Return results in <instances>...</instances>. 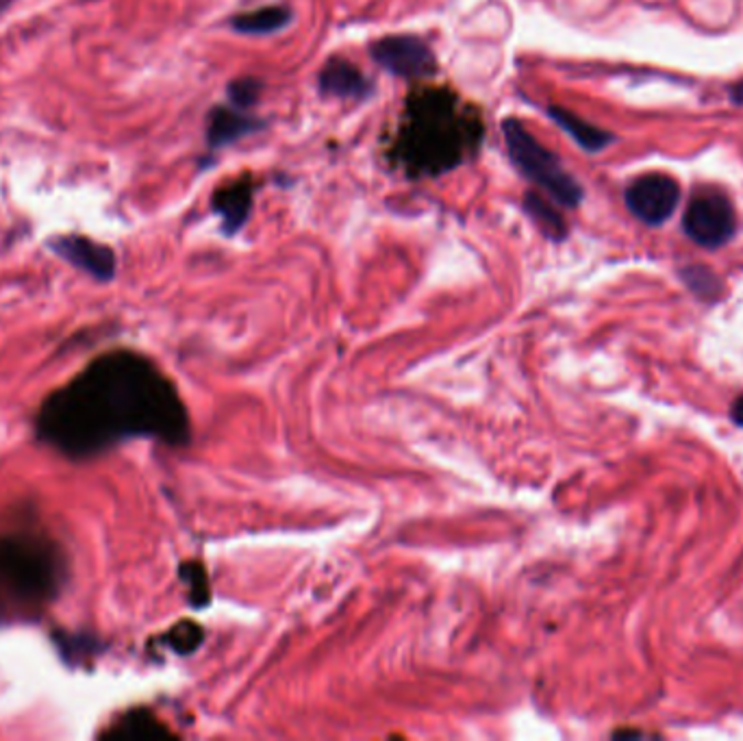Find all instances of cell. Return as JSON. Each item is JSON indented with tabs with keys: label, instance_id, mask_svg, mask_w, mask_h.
Here are the masks:
<instances>
[{
	"label": "cell",
	"instance_id": "cell-1",
	"mask_svg": "<svg viewBox=\"0 0 743 741\" xmlns=\"http://www.w3.org/2000/svg\"><path fill=\"white\" fill-rule=\"evenodd\" d=\"M187 413L164 374L144 357L113 352L48 399L40 435L68 455H91L127 437L181 444Z\"/></svg>",
	"mask_w": 743,
	"mask_h": 741
},
{
	"label": "cell",
	"instance_id": "cell-2",
	"mask_svg": "<svg viewBox=\"0 0 743 741\" xmlns=\"http://www.w3.org/2000/svg\"><path fill=\"white\" fill-rule=\"evenodd\" d=\"M483 122L448 87H419L405 100L392 157L412 176H439L479 151Z\"/></svg>",
	"mask_w": 743,
	"mask_h": 741
},
{
	"label": "cell",
	"instance_id": "cell-3",
	"mask_svg": "<svg viewBox=\"0 0 743 741\" xmlns=\"http://www.w3.org/2000/svg\"><path fill=\"white\" fill-rule=\"evenodd\" d=\"M502 135L511 164L517 167L524 178L539 185L559 205L577 209L584 198V189L553 151L542 146L517 118L502 120Z\"/></svg>",
	"mask_w": 743,
	"mask_h": 741
},
{
	"label": "cell",
	"instance_id": "cell-4",
	"mask_svg": "<svg viewBox=\"0 0 743 741\" xmlns=\"http://www.w3.org/2000/svg\"><path fill=\"white\" fill-rule=\"evenodd\" d=\"M682 229L698 247L722 248L737 233V214L731 198L713 187L698 189L682 216Z\"/></svg>",
	"mask_w": 743,
	"mask_h": 741
},
{
	"label": "cell",
	"instance_id": "cell-5",
	"mask_svg": "<svg viewBox=\"0 0 743 741\" xmlns=\"http://www.w3.org/2000/svg\"><path fill=\"white\" fill-rule=\"evenodd\" d=\"M624 200L629 211L648 227L665 225L680 200V185L676 178L663 172H651L635 178L626 192Z\"/></svg>",
	"mask_w": 743,
	"mask_h": 741
},
{
	"label": "cell",
	"instance_id": "cell-6",
	"mask_svg": "<svg viewBox=\"0 0 743 741\" xmlns=\"http://www.w3.org/2000/svg\"><path fill=\"white\" fill-rule=\"evenodd\" d=\"M370 57L387 73L403 79H424L437 73L430 46L415 35H387L370 46Z\"/></svg>",
	"mask_w": 743,
	"mask_h": 741
},
{
	"label": "cell",
	"instance_id": "cell-7",
	"mask_svg": "<svg viewBox=\"0 0 743 741\" xmlns=\"http://www.w3.org/2000/svg\"><path fill=\"white\" fill-rule=\"evenodd\" d=\"M51 248L79 268L83 272L91 274L98 281H111L116 274V252L105 244H96L89 238L81 236H66L51 242Z\"/></svg>",
	"mask_w": 743,
	"mask_h": 741
},
{
	"label": "cell",
	"instance_id": "cell-8",
	"mask_svg": "<svg viewBox=\"0 0 743 741\" xmlns=\"http://www.w3.org/2000/svg\"><path fill=\"white\" fill-rule=\"evenodd\" d=\"M254 203V181L252 176H242L238 181H229L218 187L211 198L214 211L222 218V231L227 236L238 233L250 218V209Z\"/></svg>",
	"mask_w": 743,
	"mask_h": 741
},
{
	"label": "cell",
	"instance_id": "cell-9",
	"mask_svg": "<svg viewBox=\"0 0 743 741\" xmlns=\"http://www.w3.org/2000/svg\"><path fill=\"white\" fill-rule=\"evenodd\" d=\"M265 127L261 118L244 113L240 107H214L207 120V142L211 149H222L236 144L238 140L256 133Z\"/></svg>",
	"mask_w": 743,
	"mask_h": 741
},
{
	"label": "cell",
	"instance_id": "cell-10",
	"mask_svg": "<svg viewBox=\"0 0 743 741\" xmlns=\"http://www.w3.org/2000/svg\"><path fill=\"white\" fill-rule=\"evenodd\" d=\"M320 91L343 100H361L372 94L370 79L348 59L332 57L320 70Z\"/></svg>",
	"mask_w": 743,
	"mask_h": 741
},
{
	"label": "cell",
	"instance_id": "cell-11",
	"mask_svg": "<svg viewBox=\"0 0 743 741\" xmlns=\"http://www.w3.org/2000/svg\"><path fill=\"white\" fill-rule=\"evenodd\" d=\"M548 116L577 142L578 146L587 153H600L604 151L609 144L615 142V138L604 131V129H598L593 124H589L587 120L578 118L577 113H572L570 109L566 107H559V105H553L548 109Z\"/></svg>",
	"mask_w": 743,
	"mask_h": 741
},
{
	"label": "cell",
	"instance_id": "cell-12",
	"mask_svg": "<svg viewBox=\"0 0 743 741\" xmlns=\"http://www.w3.org/2000/svg\"><path fill=\"white\" fill-rule=\"evenodd\" d=\"M294 13L285 4L259 7L247 13H238L231 18V29L242 35H272L283 31L292 22Z\"/></svg>",
	"mask_w": 743,
	"mask_h": 741
},
{
	"label": "cell",
	"instance_id": "cell-13",
	"mask_svg": "<svg viewBox=\"0 0 743 741\" xmlns=\"http://www.w3.org/2000/svg\"><path fill=\"white\" fill-rule=\"evenodd\" d=\"M524 211L531 216V220L544 231L546 238L561 242L568 238V225L566 218L537 192H528L524 198Z\"/></svg>",
	"mask_w": 743,
	"mask_h": 741
},
{
	"label": "cell",
	"instance_id": "cell-14",
	"mask_svg": "<svg viewBox=\"0 0 743 741\" xmlns=\"http://www.w3.org/2000/svg\"><path fill=\"white\" fill-rule=\"evenodd\" d=\"M680 276H682V281L689 285V290L696 292L698 296L713 298L715 294L722 292L720 279L713 274V270H709V268H704V265H691V268H685V270H680Z\"/></svg>",
	"mask_w": 743,
	"mask_h": 741
},
{
	"label": "cell",
	"instance_id": "cell-15",
	"mask_svg": "<svg viewBox=\"0 0 743 741\" xmlns=\"http://www.w3.org/2000/svg\"><path fill=\"white\" fill-rule=\"evenodd\" d=\"M261 91H263V81L256 77H242V79L229 83V100L233 102V107H240L244 111L256 105V100L261 98Z\"/></svg>",
	"mask_w": 743,
	"mask_h": 741
},
{
	"label": "cell",
	"instance_id": "cell-16",
	"mask_svg": "<svg viewBox=\"0 0 743 741\" xmlns=\"http://www.w3.org/2000/svg\"><path fill=\"white\" fill-rule=\"evenodd\" d=\"M167 642H170V646L176 653H189L200 642V629L196 624H192V622H183V624H178V626L172 629Z\"/></svg>",
	"mask_w": 743,
	"mask_h": 741
},
{
	"label": "cell",
	"instance_id": "cell-17",
	"mask_svg": "<svg viewBox=\"0 0 743 741\" xmlns=\"http://www.w3.org/2000/svg\"><path fill=\"white\" fill-rule=\"evenodd\" d=\"M731 415H733V419H735V424H740V426H743V394L735 401V405H733V412H731Z\"/></svg>",
	"mask_w": 743,
	"mask_h": 741
},
{
	"label": "cell",
	"instance_id": "cell-18",
	"mask_svg": "<svg viewBox=\"0 0 743 741\" xmlns=\"http://www.w3.org/2000/svg\"><path fill=\"white\" fill-rule=\"evenodd\" d=\"M731 94H733V100H735L737 105H743V83L735 85V87H731Z\"/></svg>",
	"mask_w": 743,
	"mask_h": 741
},
{
	"label": "cell",
	"instance_id": "cell-19",
	"mask_svg": "<svg viewBox=\"0 0 743 741\" xmlns=\"http://www.w3.org/2000/svg\"><path fill=\"white\" fill-rule=\"evenodd\" d=\"M11 2H13V0H0V15L11 7Z\"/></svg>",
	"mask_w": 743,
	"mask_h": 741
}]
</instances>
